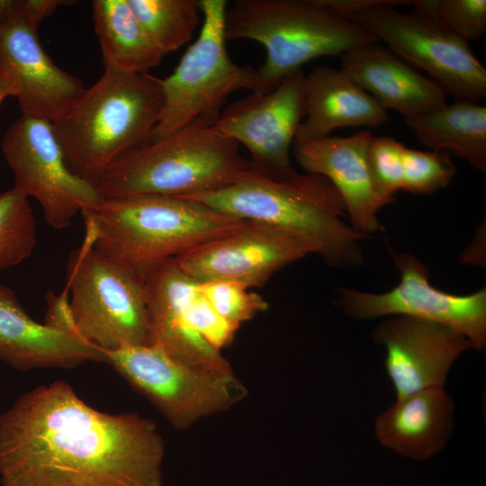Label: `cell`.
Wrapping results in <instances>:
<instances>
[{"label":"cell","mask_w":486,"mask_h":486,"mask_svg":"<svg viewBox=\"0 0 486 486\" xmlns=\"http://www.w3.org/2000/svg\"><path fill=\"white\" fill-rule=\"evenodd\" d=\"M405 146L390 137L373 136L368 147L372 176L380 195L394 202V194L402 189L403 149Z\"/></svg>","instance_id":"obj_30"},{"label":"cell","mask_w":486,"mask_h":486,"mask_svg":"<svg viewBox=\"0 0 486 486\" xmlns=\"http://www.w3.org/2000/svg\"><path fill=\"white\" fill-rule=\"evenodd\" d=\"M455 407L445 387L396 398L374 423L378 443L414 461H427L448 445L454 428Z\"/></svg>","instance_id":"obj_21"},{"label":"cell","mask_w":486,"mask_h":486,"mask_svg":"<svg viewBox=\"0 0 486 486\" xmlns=\"http://www.w3.org/2000/svg\"><path fill=\"white\" fill-rule=\"evenodd\" d=\"M372 337L385 349L384 368L396 398L445 387L454 362L473 349L457 331L407 316L388 317L377 324Z\"/></svg>","instance_id":"obj_16"},{"label":"cell","mask_w":486,"mask_h":486,"mask_svg":"<svg viewBox=\"0 0 486 486\" xmlns=\"http://www.w3.org/2000/svg\"><path fill=\"white\" fill-rule=\"evenodd\" d=\"M1 146L14 176V186L39 202L52 228L69 227L76 215L101 201L94 184L68 166L51 122L21 115L6 130Z\"/></svg>","instance_id":"obj_12"},{"label":"cell","mask_w":486,"mask_h":486,"mask_svg":"<svg viewBox=\"0 0 486 486\" xmlns=\"http://www.w3.org/2000/svg\"><path fill=\"white\" fill-rule=\"evenodd\" d=\"M8 97H15V89L4 82H0V107Z\"/></svg>","instance_id":"obj_33"},{"label":"cell","mask_w":486,"mask_h":486,"mask_svg":"<svg viewBox=\"0 0 486 486\" xmlns=\"http://www.w3.org/2000/svg\"><path fill=\"white\" fill-rule=\"evenodd\" d=\"M404 191L428 194L446 187L456 173L451 154L446 151L403 149Z\"/></svg>","instance_id":"obj_28"},{"label":"cell","mask_w":486,"mask_h":486,"mask_svg":"<svg viewBox=\"0 0 486 486\" xmlns=\"http://www.w3.org/2000/svg\"><path fill=\"white\" fill-rule=\"evenodd\" d=\"M238 147L214 125L194 123L125 153L94 185L102 198L214 192L237 182L250 168Z\"/></svg>","instance_id":"obj_5"},{"label":"cell","mask_w":486,"mask_h":486,"mask_svg":"<svg viewBox=\"0 0 486 486\" xmlns=\"http://www.w3.org/2000/svg\"><path fill=\"white\" fill-rule=\"evenodd\" d=\"M46 302L43 323L55 330L80 338L74 322L68 292L65 289L61 293L55 294L50 290L46 293Z\"/></svg>","instance_id":"obj_32"},{"label":"cell","mask_w":486,"mask_h":486,"mask_svg":"<svg viewBox=\"0 0 486 486\" xmlns=\"http://www.w3.org/2000/svg\"><path fill=\"white\" fill-rule=\"evenodd\" d=\"M388 120L387 111L345 73L320 65L306 76L304 117L295 140L323 138L343 127H378Z\"/></svg>","instance_id":"obj_22"},{"label":"cell","mask_w":486,"mask_h":486,"mask_svg":"<svg viewBox=\"0 0 486 486\" xmlns=\"http://www.w3.org/2000/svg\"><path fill=\"white\" fill-rule=\"evenodd\" d=\"M368 130L349 137L295 140L292 148L298 164L308 173L326 177L340 194L351 226L367 235L380 229L377 213L391 204L378 193L368 161L373 138Z\"/></svg>","instance_id":"obj_17"},{"label":"cell","mask_w":486,"mask_h":486,"mask_svg":"<svg viewBox=\"0 0 486 486\" xmlns=\"http://www.w3.org/2000/svg\"><path fill=\"white\" fill-rule=\"evenodd\" d=\"M0 360L29 371L74 368L86 362H104V353L82 338L35 321L14 291L0 284Z\"/></svg>","instance_id":"obj_19"},{"label":"cell","mask_w":486,"mask_h":486,"mask_svg":"<svg viewBox=\"0 0 486 486\" xmlns=\"http://www.w3.org/2000/svg\"><path fill=\"white\" fill-rule=\"evenodd\" d=\"M411 4L467 41L481 39L486 32L485 0H415Z\"/></svg>","instance_id":"obj_27"},{"label":"cell","mask_w":486,"mask_h":486,"mask_svg":"<svg viewBox=\"0 0 486 486\" xmlns=\"http://www.w3.org/2000/svg\"><path fill=\"white\" fill-rule=\"evenodd\" d=\"M411 1L331 0L328 5L361 25L408 64L426 71L446 93L476 102L486 96V69L468 41L416 11L393 8Z\"/></svg>","instance_id":"obj_9"},{"label":"cell","mask_w":486,"mask_h":486,"mask_svg":"<svg viewBox=\"0 0 486 486\" xmlns=\"http://www.w3.org/2000/svg\"><path fill=\"white\" fill-rule=\"evenodd\" d=\"M203 22L174 72L161 79L163 105L149 141L194 123L214 125L230 95L258 92L257 70L235 63L226 50L225 0H198Z\"/></svg>","instance_id":"obj_8"},{"label":"cell","mask_w":486,"mask_h":486,"mask_svg":"<svg viewBox=\"0 0 486 486\" xmlns=\"http://www.w3.org/2000/svg\"><path fill=\"white\" fill-rule=\"evenodd\" d=\"M81 214L97 251L144 276L243 221L194 200L157 195L102 198Z\"/></svg>","instance_id":"obj_4"},{"label":"cell","mask_w":486,"mask_h":486,"mask_svg":"<svg viewBox=\"0 0 486 486\" xmlns=\"http://www.w3.org/2000/svg\"><path fill=\"white\" fill-rule=\"evenodd\" d=\"M181 198L299 235L331 266L354 267L364 260L360 242L366 235L345 220L347 214L340 194L320 175L297 174L288 180H274L250 167L229 186Z\"/></svg>","instance_id":"obj_2"},{"label":"cell","mask_w":486,"mask_h":486,"mask_svg":"<svg viewBox=\"0 0 486 486\" xmlns=\"http://www.w3.org/2000/svg\"><path fill=\"white\" fill-rule=\"evenodd\" d=\"M140 23L165 57L193 37L199 23L196 0H128Z\"/></svg>","instance_id":"obj_25"},{"label":"cell","mask_w":486,"mask_h":486,"mask_svg":"<svg viewBox=\"0 0 486 486\" xmlns=\"http://www.w3.org/2000/svg\"><path fill=\"white\" fill-rule=\"evenodd\" d=\"M400 281L392 290L371 293L340 288L337 299L344 313L356 320L407 316L435 322L464 335L478 351L486 349V287L456 295L434 287L428 269L410 253H392Z\"/></svg>","instance_id":"obj_13"},{"label":"cell","mask_w":486,"mask_h":486,"mask_svg":"<svg viewBox=\"0 0 486 486\" xmlns=\"http://www.w3.org/2000/svg\"><path fill=\"white\" fill-rule=\"evenodd\" d=\"M85 228L67 266L66 290L78 336L103 352L150 345L145 276L97 251Z\"/></svg>","instance_id":"obj_7"},{"label":"cell","mask_w":486,"mask_h":486,"mask_svg":"<svg viewBox=\"0 0 486 486\" xmlns=\"http://www.w3.org/2000/svg\"><path fill=\"white\" fill-rule=\"evenodd\" d=\"M36 223L29 198L14 186L0 194V272L33 252Z\"/></svg>","instance_id":"obj_26"},{"label":"cell","mask_w":486,"mask_h":486,"mask_svg":"<svg viewBox=\"0 0 486 486\" xmlns=\"http://www.w3.org/2000/svg\"><path fill=\"white\" fill-rule=\"evenodd\" d=\"M418 141L434 151H446L486 171V107L474 101L452 104L405 119Z\"/></svg>","instance_id":"obj_23"},{"label":"cell","mask_w":486,"mask_h":486,"mask_svg":"<svg viewBox=\"0 0 486 486\" xmlns=\"http://www.w3.org/2000/svg\"><path fill=\"white\" fill-rule=\"evenodd\" d=\"M63 0H0V82L15 89L22 115L53 122L86 87L43 50L38 29Z\"/></svg>","instance_id":"obj_11"},{"label":"cell","mask_w":486,"mask_h":486,"mask_svg":"<svg viewBox=\"0 0 486 486\" xmlns=\"http://www.w3.org/2000/svg\"><path fill=\"white\" fill-rule=\"evenodd\" d=\"M226 40H251L266 50L257 68L260 91L310 60L336 56L378 38L320 0H235L224 18Z\"/></svg>","instance_id":"obj_6"},{"label":"cell","mask_w":486,"mask_h":486,"mask_svg":"<svg viewBox=\"0 0 486 486\" xmlns=\"http://www.w3.org/2000/svg\"><path fill=\"white\" fill-rule=\"evenodd\" d=\"M340 70L384 110H395L405 119L446 104V92L437 83L378 42L343 53Z\"/></svg>","instance_id":"obj_20"},{"label":"cell","mask_w":486,"mask_h":486,"mask_svg":"<svg viewBox=\"0 0 486 486\" xmlns=\"http://www.w3.org/2000/svg\"><path fill=\"white\" fill-rule=\"evenodd\" d=\"M110 364L179 431L230 410L248 394L233 371L199 369L150 344L104 351Z\"/></svg>","instance_id":"obj_10"},{"label":"cell","mask_w":486,"mask_h":486,"mask_svg":"<svg viewBox=\"0 0 486 486\" xmlns=\"http://www.w3.org/2000/svg\"><path fill=\"white\" fill-rule=\"evenodd\" d=\"M194 281L178 267L174 258L147 273L145 284L151 344L189 366L232 371L221 351L208 343L183 312L184 297Z\"/></svg>","instance_id":"obj_18"},{"label":"cell","mask_w":486,"mask_h":486,"mask_svg":"<svg viewBox=\"0 0 486 486\" xmlns=\"http://www.w3.org/2000/svg\"><path fill=\"white\" fill-rule=\"evenodd\" d=\"M199 288L214 310L238 328L268 309L261 295L235 282H199Z\"/></svg>","instance_id":"obj_29"},{"label":"cell","mask_w":486,"mask_h":486,"mask_svg":"<svg viewBox=\"0 0 486 486\" xmlns=\"http://www.w3.org/2000/svg\"><path fill=\"white\" fill-rule=\"evenodd\" d=\"M94 32L105 68L126 74H148L164 56L150 40L128 0H94Z\"/></svg>","instance_id":"obj_24"},{"label":"cell","mask_w":486,"mask_h":486,"mask_svg":"<svg viewBox=\"0 0 486 486\" xmlns=\"http://www.w3.org/2000/svg\"><path fill=\"white\" fill-rule=\"evenodd\" d=\"M306 75L297 69L275 86L250 94L225 106L214 124L227 138L243 144L255 172L274 180L298 173L290 149L304 117Z\"/></svg>","instance_id":"obj_14"},{"label":"cell","mask_w":486,"mask_h":486,"mask_svg":"<svg viewBox=\"0 0 486 486\" xmlns=\"http://www.w3.org/2000/svg\"><path fill=\"white\" fill-rule=\"evenodd\" d=\"M161 79L105 68L51 122L69 169L94 182L122 155L150 140L162 110Z\"/></svg>","instance_id":"obj_3"},{"label":"cell","mask_w":486,"mask_h":486,"mask_svg":"<svg viewBox=\"0 0 486 486\" xmlns=\"http://www.w3.org/2000/svg\"><path fill=\"white\" fill-rule=\"evenodd\" d=\"M156 423L86 404L58 380L0 415L1 486H164Z\"/></svg>","instance_id":"obj_1"},{"label":"cell","mask_w":486,"mask_h":486,"mask_svg":"<svg viewBox=\"0 0 486 486\" xmlns=\"http://www.w3.org/2000/svg\"><path fill=\"white\" fill-rule=\"evenodd\" d=\"M183 312L194 328L220 351L230 345L238 329L214 310L201 292L197 281L184 297Z\"/></svg>","instance_id":"obj_31"},{"label":"cell","mask_w":486,"mask_h":486,"mask_svg":"<svg viewBox=\"0 0 486 486\" xmlns=\"http://www.w3.org/2000/svg\"><path fill=\"white\" fill-rule=\"evenodd\" d=\"M317 253L316 247L299 235L264 222L243 220L174 260L197 282L230 281L250 289L263 286L288 265Z\"/></svg>","instance_id":"obj_15"}]
</instances>
